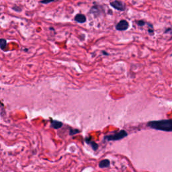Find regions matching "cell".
<instances>
[{"label": "cell", "mask_w": 172, "mask_h": 172, "mask_svg": "<svg viewBox=\"0 0 172 172\" xmlns=\"http://www.w3.org/2000/svg\"><path fill=\"white\" fill-rule=\"evenodd\" d=\"M110 5H112V7H113L114 8H115L116 10H118L120 11H124L125 10V5L123 4L122 2H119V1H114L110 3Z\"/></svg>", "instance_id": "cell-4"}, {"label": "cell", "mask_w": 172, "mask_h": 172, "mask_svg": "<svg viewBox=\"0 0 172 172\" xmlns=\"http://www.w3.org/2000/svg\"><path fill=\"white\" fill-rule=\"evenodd\" d=\"M147 127L157 131L172 132V119L150 121L147 123Z\"/></svg>", "instance_id": "cell-1"}, {"label": "cell", "mask_w": 172, "mask_h": 172, "mask_svg": "<svg viewBox=\"0 0 172 172\" xmlns=\"http://www.w3.org/2000/svg\"><path fill=\"white\" fill-rule=\"evenodd\" d=\"M51 127L54 128V129H59L63 127V122L58 121V120H53L51 122Z\"/></svg>", "instance_id": "cell-6"}, {"label": "cell", "mask_w": 172, "mask_h": 172, "mask_svg": "<svg viewBox=\"0 0 172 172\" xmlns=\"http://www.w3.org/2000/svg\"><path fill=\"white\" fill-rule=\"evenodd\" d=\"M0 46H1V48L2 50H4L5 46H6V41H5V40L2 38L1 41H0Z\"/></svg>", "instance_id": "cell-10"}, {"label": "cell", "mask_w": 172, "mask_h": 172, "mask_svg": "<svg viewBox=\"0 0 172 172\" xmlns=\"http://www.w3.org/2000/svg\"><path fill=\"white\" fill-rule=\"evenodd\" d=\"M127 136L128 133H127V131L124 130H121L118 132V133H114L112 134H110V135L105 136L104 139L108 140V141H112V140L115 141V140H119L124 139Z\"/></svg>", "instance_id": "cell-2"}, {"label": "cell", "mask_w": 172, "mask_h": 172, "mask_svg": "<svg viewBox=\"0 0 172 172\" xmlns=\"http://www.w3.org/2000/svg\"><path fill=\"white\" fill-rule=\"evenodd\" d=\"M128 26H129L128 23L126 20H121L117 24V25L116 26V29L119 31H123L127 30L128 28Z\"/></svg>", "instance_id": "cell-3"}, {"label": "cell", "mask_w": 172, "mask_h": 172, "mask_svg": "<svg viewBox=\"0 0 172 172\" xmlns=\"http://www.w3.org/2000/svg\"><path fill=\"white\" fill-rule=\"evenodd\" d=\"M54 0H43V1H41V3H43V4H48V3H50L51 2H53Z\"/></svg>", "instance_id": "cell-11"}, {"label": "cell", "mask_w": 172, "mask_h": 172, "mask_svg": "<svg viewBox=\"0 0 172 172\" xmlns=\"http://www.w3.org/2000/svg\"><path fill=\"white\" fill-rule=\"evenodd\" d=\"M85 141L88 143V144L90 145L91 146V148L93 149V150L96 151L97 149H98V145H97V143H96L95 142L91 141L90 139H88V138L85 139Z\"/></svg>", "instance_id": "cell-8"}, {"label": "cell", "mask_w": 172, "mask_h": 172, "mask_svg": "<svg viewBox=\"0 0 172 172\" xmlns=\"http://www.w3.org/2000/svg\"><path fill=\"white\" fill-rule=\"evenodd\" d=\"M110 162L108 159H104L99 163V167L100 168H106L110 166Z\"/></svg>", "instance_id": "cell-7"}, {"label": "cell", "mask_w": 172, "mask_h": 172, "mask_svg": "<svg viewBox=\"0 0 172 172\" xmlns=\"http://www.w3.org/2000/svg\"><path fill=\"white\" fill-rule=\"evenodd\" d=\"M80 133V131L78 130V129L71 128V129H70L69 134H70V135H74V134H77V133Z\"/></svg>", "instance_id": "cell-9"}, {"label": "cell", "mask_w": 172, "mask_h": 172, "mask_svg": "<svg viewBox=\"0 0 172 172\" xmlns=\"http://www.w3.org/2000/svg\"><path fill=\"white\" fill-rule=\"evenodd\" d=\"M75 20L78 23H84L86 21V17L84 14H77L75 17Z\"/></svg>", "instance_id": "cell-5"}]
</instances>
